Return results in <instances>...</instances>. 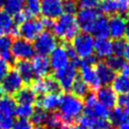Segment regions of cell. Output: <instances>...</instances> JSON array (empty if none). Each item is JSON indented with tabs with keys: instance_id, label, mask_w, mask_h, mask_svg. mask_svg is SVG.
Returning a JSON list of instances; mask_svg holds the SVG:
<instances>
[{
	"instance_id": "cell-1",
	"label": "cell",
	"mask_w": 129,
	"mask_h": 129,
	"mask_svg": "<svg viewBox=\"0 0 129 129\" xmlns=\"http://www.w3.org/2000/svg\"><path fill=\"white\" fill-rule=\"evenodd\" d=\"M59 115L63 122L73 124V122L78 119L84 109L83 99L73 95L64 94L61 95L60 104H59Z\"/></svg>"
},
{
	"instance_id": "cell-2",
	"label": "cell",
	"mask_w": 129,
	"mask_h": 129,
	"mask_svg": "<svg viewBox=\"0 0 129 129\" xmlns=\"http://www.w3.org/2000/svg\"><path fill=\"white\" fill-rule=\"evenodd\" d=\"M52 33L55 37L62 40H73L75 36L79 34V25L76 17L73 14L62 13L52 23Z\"/></svg>"
},
{
	"instance_id": "cell-3",
	"label": "cell",
	"mask_w": 129,
	"mask_h": 129,
	"mask_svg": "<svg viewBox=\"0 0 129 129\" xmlns=\"http://www.w3.org/2000/svg\"><path fill=\"white\" fill-rule=\"evenodd\" d=\"M95 39L90 33L82 32L73 38L72 46L79 58H87L94 53Z\"/></svg>"
},
{
	"instance_id": "cell-4",
	"label": "cell",
	"mask_w": 129,
	"mask_h": 129,
	"mask_svg": "<svg viewBox=\"0 0 129 129\" xmlns=\"http://www.w3.org/2000/svg\"><path fill=\"white\" fill-rule=\"evenodd\" d=\"M85 98L86 100H85L84 109H83L84 115L94 117V118H100V119L108 118L110 113L109 109L97 100L95 94L89 93Z\"/></svg>"
},
{
	"instance_id": "cell-5",
	"label": "cell",
	"mask_w": 129,
	"mask_h": 129,
	"mask_svg": "<svg viewBox=\"0 0 129 129\" xmlns=\"http://www.w3.org/2000/svg\"><path fill=\"white\" fill-rule=\"evenodd\" d=\"M57 40L54 34L48 30L42 31L35 39L33 43L34 51L40 55L50 54V52L57 46Z\"/></svg>"
},
{
	"instance_id": "cell-6",
	"label": "cell",
	"mask_w": 129,
	"mask_h": 129,
	"mask_svg": "<svg viewBox=\"0 0 129 129\" xmlns=\"http://www.w3.org/2000/svg\"><path fill=\"white\" fill-rule=\"evenodd\" d=\"M53 78L57 82L60 90H62L63 92H69L71 91L75 81L78 78L77 68L72 64H69L67 68L54 72Z\"/></svg>"
},
{
	"instance_id": "cell-7",
	"label": "cell",
	"mask_w": 129,
	"mask_h": 129,
	"mask_svg": "<svg viewBox=\"0 0 129 129\" xmlns=\"http://www.w3.org/2000/svg\"><path fill=\"white\" fill-rule=\"evenodd\" d=\"M11 53L13 58L29 60V58H32L34 56L35 51L31 41H28L22 37H18L12 40Z\"/></svg>"
},
{
	"instance_id": "cell-8",
	"label": "cell",
	"mask_w": 129,
	"mask_h": 129,
	"mask_svg": "<svg viewBox=\"0 0 129 129\" xmlns=\"http://www.w3.org/2000/svg\"><path fill=\"white\" fill-rule=\"evenodd\" d=\"M43 31V25L41 23V20L30 18L23 23L20 24L18 28V34L21 35L22 38L31 41L34 40L41 32Z\"/></svg>"
},
{
	"instance_id": "cell-9",
	"label": "cell",
	"mask_w": 129,
	"mask_h": 129,
	"mask_svg": "<svg viewBox=\"0 0 129 129\" xmlns=\"http://www.w3.org/2000/svg\"><path fill=\"white\" fill-rule=\"evenodd\" d=\"M23 81L19 74L16 72V70H9V72L6 74V76L1 81V87L3 90V93H6L7 95H15L20 89L23 88Z\"/></svg>"
},
{
	"instance_id": "cell-10",
	"label": "cell",
	"mask_w": 129,
	"mask_h": 129,
	"mask_svg": "<svg viewBox=\"0 0 129 129\" xmlns=\"http://www.w3.org/2000/svg\"><path fill=\"white\" fill-rule=\"evenodd\" d=\"M48 59H49L50 69H52L54 72L62 70L70 64V58L64 45L56 46L50 52V56L48 57Z\"/></svg>"
},
{
	"instance_id": "cell-11",
	"label": "cell",
	"mask_w": 129,
	"mask_h": 129,
	"mask_svg": "<svg viewBox=\"0 0 129 129\" xmlns=\"http://www.w3.org/2000/svg\"><path fill=\"white\" fill-rule=\"evenodd\" d=\"M40 13L43 18L56 19L63 13L61 0H41L40 1Z\"/></svg>"
},
{
	"instance_id": "cell-12",
	"label": "cell",
	"mask_w": 129,
	"mask_h": 129,
	"mask_svg": "<svg viewBox=\"0 0 129 129\" xmlns=\"http://www.w3.org/2000/svg\"><path fill=\"white\" fill-rule=\"evenodd\" d=\"M97 17L98 13L95 11V9H81L77 13L76 20L79 28L86 33H90Z\"/></svg>"
},
{
	"instance_id": "cell-13",
	"label": "cell",
	"mask_w": 129,
	"mask_h": 129,
	"mask_svg": "<svg viewBox=\"0 0 129 129\" xmlns=\"http://www.w3.org/2000/svg\"><path fill=\"white\" fill-rule=\"evenodd\" d=\"M31 66L34 77L36 79H43L49 76L50 64H49V59L46 55H40V54L34 55L31 60Z\"/></svg>"
},
{
	"instance_id": "cell-14",
	"label": "cell",
	"mask_w": 129,
	"mask_h": 129,
	"mask_svg": "<svg viewBox=\"0 0 129 129\" xmlns=\"http://www.w3.org/2000/svg\"><path fill=\"white\" fill-rule=\"evenodd\" d=\"M96 98L97 100L103 104L105 107L109 108H114L115 105L117 104V94L115 93V91L112 89V87L110 86H102L99 87L96 90Z\"/></svg>"
},
{
	"instance_id": "cell-15",
	"label": "cell",
	"mask_w": 129,
	"mask_h": 129,
	"mask_svg": "<svg viewBox=\"0 0 129 129\" xmlns=\"http://www.w3.org/2000/svg\"><path fill=\"white\" fill-rule=\"evenodd\" d=\"M125 24L126 19L123 16L119 14L112 15L108 20L109 35L114 39H121L125 34Z\"/></svg>"
},
{
	"instance_id": "cell-16",
	"label": "cell",
	"mask_w": 129,
	"mask_h": 129,
	"mask_svg": "<svg viewBox=\"0 0 129 129\" xmlns=\"http://www.w3.org/2000/svg\"><path fill=\"white\" fill-rule=\"evenodd\" d=\"M80 68V79L83 80L90 88L97 90L100 87V83L99 80L97 78L96 72H95V68L93 66L84 63L83 61L81 62Z\"/></svg>"
},
{
	"instance_id": "cell-17",
	"label": "cell",
	"mask_w": 129,
	"mask_h": 129,
	"mask_svg": "<svg viewBox=\"0 0 129 129\" xmlns=\"http://www.w3.org/2000/svg\"><path fill=\"white\" fill-rule=\"evenodd\" d=\"M61 95L59 93H47L42 95V97L39 99V101H36L37 107H40L46 112H54L56 109H58L60 104Z\"/></svg>"
},
{
	"instance_id": "cell-18",
	"label": "cell",
	"mask_w": 129,
	"mask_h": 129,
	"mask_svg": "<svg viewBox=\"0 0 129 129\" xmlns=\"http://www.w3.org/2000/svg\"><path fill=\"white\" fill-rule=\"evenodd\" d=\"M94 68L100 85L102 84L104 86H109V84H111L116 77V73L104 61H98Z\"/></svg>"
},
{
	"instance_id": "cell-19",
	"label": "cell",
	"mask_w": 129,
	"mask_h": 129,
	"mask_svg": "<svg viewBox=\"0 0 129 129\" xmlns=\"http://www.w3.org/2000/svg\"><path fill=\"white\" fill-rule=\"evenodd\" d=\"M94 52L97 58H108L113 54V42L108 38H97L94 42Z\"/></svg>"
},
{
	"instance_id": "cell-20",
	"label": "cell",
	"mask_w": 129,
	"mask_h": 129,
	"mask_svg": "<svg viewBox=\"0 0 129 129\" xmlns=\"http://www.w3.org/2000/svg\"><path fill=\"white\" fill-rule=\"evenodd\" d=\"M15 70L21 77L23 83L25 84H31V82L34 80V74L32 71L31 61L27 59H18L14 62Z\"/></svg>"
},
{
	"instance_id": "cell-21",
	"label": "cell",
	"mask_w": 129,
	"mask_h": 129,
	"mask_svg": "<svg viewBox=\"0 0 129 129\" xmlns=\"http://www.w3.org/2000/svg\"><path fill=\"white\" fill-rule=\"evenodd\" d=\"M9 34H18V29L16 27L13 17L5 12H0V35H9Z\"/></svg>"
},
{
	"instance_id": "cell-22",
	"label": "cell",
	"mask_w": 129,
	"mask_h": 129,
	"mask_svg": "<svg viewBox=\"0 0 129 129\" xmlns=\"http://www.w3.org/2000/svg\"><path fill=\"white\" fill-rule=\"evenodd\" d=\"M90 33L97 38H107L109 36L108 19L105 16H98Z\"/></svg>"
},
{
	"instance_id": "cell-23",
	"label": "cell",
	"mask_w": 129,
	"mask_h": 129,
	"mask_svg": "<svg viewBox=\"0 0 129 129\" xmlns=\"http://www.w3.org/2000/svg\"><path fill=\"white\" fill-rule=\"evenodd\" d=\"M16 101L10 95H5L0 98V115L13 116L16 109Z\"/></svg>"
},
{
	"instance_id": "cell-24",
	"label": "cell",
	"mask_w": 129,
	"mask_h": 129,
	"mask_svg": "<svg viewBox=\"0 0 129 129\" xmlns=\"http://www.w3.org/2000/svg\"><path fill=\"white\" fill-rule=\"evenodd\" d=\"M15 101L18 102V104H28L33 105L37 99L35 93L32 91L30 87H23L15 94Z\"/></svg>"
},
{
	"instance_id": "cell-25",
	"label": "cell",
	"mask_w": 129,
	"mask_h": 129,
	"mask_svg": "<svg viewBox=\"0 0 129 129\" xmlns=\"http://www.w3.org/2000/svg\"><path fill=\"white\" fill-rule=\"evenodd\" d=\"M12 39L10 35H0V57L8 63L13 62V56L11 53Z\"/></svg>"
},
{
	"instance_id": "cell-26",
	"label": "cell",
	"mask_w": 129,
	"mask_h": 129,
	"mask_svg": "<svg viewBox=\"0 0 129 129\" xmlns=\"http://www.w3.org/2000/svg\"><path fill=\"white\" fill-rule=\"evenodd\" d=\"M112 89L116 94L124 95L129 93V78L122 75L116 76L112 82Z\"/></svg>"
},
{
	"instance_id": "cell-27",
	"label": "cell",
	"mask_w": 129,
	"mask_h": 129,
	"mask_svg": "<svg viewBox=\"0 0 129 129\" xmlns=\"http://www.w3.org/2000/svg\"><path fill=\"white\" fill-rule=\"evenodd\" d=\"M108 118H109L110 123H112L113 125H118V126L126 121H129V116L119 106L113 108V110L109 113Z\"/></svg>"
},
{
	"instance_id": "cell-28",
	"label": "cell",
	"mask_w": 129,
	"mask_h": 129,
	"mask_svg": "<svg viewBox=\"0 0 129 129\" xmlns=\"http://www.w3.org/2000/svg\"><path fill=\"white\" fill-rule=\"evenodd\" d=\"M71 91L73 92V95L82 99V98H85L90 93V87L83 80H81L80 78H77Z\"/></svg>"
},
{
	"instance_id": "cell-29",
	"label": "cell",
	"mask_w": 129,
	"mask_h": 129,
	"mask_svg": "<svg viewBox=\"0 0 129 129\" xmlns=\"http://www.w3.org/2000/svg\"><path fill=\"white\" fill-rule=\"evenodd\" d=\"M3 5L5 7V12L9 13L10 15H15L19 11L23 10L25 0H5Z\"/></svg>"
},
{
	"instance_id": "cell-30",
	"label": "cell",
	"mask_w": 129,
	"mask_h": 129,
	"mask_svg": "<svg viewBox=\"0 0 129 129\" xmlns=\"http://www.w3.org/2000/svg\"><path fill=\"white\" fill-rule=\"evenodd\" d=\"M47 112L44 111L43 109H41L40 107L34 108L33 113L30 117V122L35 125V126H43V124L45 123V120L47 118Z\"/></svg>"
},
{
	"instance_id": "cell-31",
	"label": "cell",
	"mask_w": 129,
	"mask_h": 129,
	"mask_svg": "<svg viewBox=\"0 0 129 129\" xmlns=\"http://www.w3.org/2000/svg\"><path fill=\"white\" fill-rule=\"evenodd\" d=\"M63 123L59 113L57 112H50L47 114V118L45 120V127L48 129H59L61 124Z\"/></svg>"
},
{
	"instance_id": "cell-32",
	"label": "cell",
	"mask_w": 129,
	"mask_h": 129,
	"mask_svg": "<svg viewBox=\"0 0 129 129\" xmlns=\"http://www.w3.org/2000/svg\"><path fill=\"white\" fill-rule=\"evenodd\" d=\"M34 107L33 105H28V104H18L15 109V115L19 119H28L31 117L33 113Z\"/></svg>"
},
{
	"instance_id": "cell-33",
	"label": "cell",
	"mask_w": 129,
	"mask_h": 129,
	"mask_svg": "<svg viewBox=\"0 0 129 129\" xmlns=\"http://www.w3.org/2000/svg\"><path fill=\"white\" fill-rule=\"evenodd\" d=\"M125 62H126V60L124 59L123 56H119V55H115V54H112L111 56H109L106 61L108 67L110 69H112L114 72L121 71V69Z\"/></svg>"
},
{
	"instance_id": "cell-34",
	"label": "cell",
	"mask_w": 129,
	"mask_h": 129,
	"mask_svg": "<svg viewBox=\"0 0 129 129\" xmlns=\"http://www.w3.org/2000/svg\"><path fill=\"white\" fill-rule=\"evenodd\" d=\"M100 10L106 14H114L118 12L117 0H103L100 2Z\"/></svg>"
},
{
	"instance_id": "cell-35",
	"label": "cell",
	"mask_w": 129,
	"mask_h": 129,
	"mask_svg": "<svg viewBox=\"0 0 129 129\" xmlns=\"http://www.w3.org/2000/svg\"><path fill=\"white\" fill-rule=\"evenodd\" d=\"M43 81H44V85H45L46 94L47 93H59L60 92L59 86H58L57 82L55 81V79L53 78V76H47V77L43 78Z\"/></svg>"
},
{
	"instance_id": "cell-36",
	"label": "cell",
	"mask_w": 129,
	"mask_h": 129,
	"mask_svg": "<svg viewBox=\"0 0 129 129\" xmlns=\"http://www.w3.org/2000/svg\"><path fill=\"white\" fill-rule=\"evenodd\" d=\"M40 1L41 0H25V10L30 14L31 17L40 12Z\"/></svg>"
},
{
	"instance_id": "cell-37",
	"label": "cell",
	"mask_w": 129,
	"mask_h": 129,
	"mask_svg": "<svg viewBox=\"0 0 129 129\" xmlns=\"http://www.w3.org/2000/svg\"><path fill=\"white\" fill-rule=\"evenodd\" d=\"M126 44H127V42L125 40H123L122 38L121 39H115V41L113 42V53L115 55L123 56L124 52H125Z\"/></svg>"
},
{
	"instance_id": "cell-38",
	"label": "cell",
	"mask_w": 129,
	"mask_h": 129,
	"mask_svg": "<svg viewBox=\"0 0 129 129\" xmlns=\"http://www.w3.org/2000/svg\"><path fill=\"white\" fill-rule=\"evenodd\" d=\"M117 104L129 116V93L124 94V95H120L117 98Z\"/></svg>"
},
{
	"instance_id": "cell-39",
	"label": "cell",
	"mask_w": 129,
	"mask_h": 129,
	"mask_svg": "<svg viewBox=\"0 0 129 129\" xmlns=\"http://www.w3.org/2000/svg\"><path fill=\"white\" fill-rule=\"evenodd\" d=\"M12 129H33V124L28 119H18L14 121Z\"/></svg>"
},
{
	"instance_id": "cell-40",
	"label": "cell",
	"mask_w": 129,
	"mask_h": 129,
	"mask_svg": "<svg viewBox=\"0 0 129 129\" xmlns=\"http://www.w3.org/2000/svg\"><path fill=\"white\" fill-rule=\"evenodd\" d=\"M77 4L82 9H95L99 6L100 0H78Z\"/></svg>"
},
{
	"instance_id": "cell-41",
	"label": "cell",
	"mask_w": 129,
	"mask_h": 129,
	"mask_svg": "<svg viewBox=\"0 0 129 129\" xmlns=\"http://www.w3.org/2000/svg\"><path fill=\"white\" fill-rule=\"evenodd\" d=\"M62 7H63V13L74 15V13L77 11L78 4L74 0H66L64 2H62Z\"/></svg>"
},
{
	"instance_id": "cell-42",
	"label": "cell",
	"mask_w": 129,
	"mask_h": 129,
	"mask_svg": "<svg viewBox=\"0 0 129 129\" xmlns=\"http://www.w3.org/2000/svg\"><path fill=\"white\" fill-rule=\"evenodd\" d=\"M13 123H14L13 116L0 115V129H12Z\"/></svg>"
},
{
	"instance_id": "cell-43",
	"label": "cell",
	"mask_w": 129,
	"mask_h": 129,
	"mask_svg": "<svg viewBox=\"0 0 129 129\" xmlns=\"http://www.w3.org/2000/svg\"><path fill=\"white\" fill-rule=\"evenodd\" d=\"M31 18V16H30V14L25 10V9H23V10H21V11H19L18 13H16L15 15H14V21H15V23H23L24 21H26V20H28V19H30Z\"/></svg>"
},
{
	"instance_id": "cell-44",
	"label": "cell",
	"mask_w": 129,
	"mask_h": 129,
	"mask_svg": "<svg viewBox=\"0 0 129 129\" xmlns=\"http://www.w3.org/2000/svg\"><path fill=\"white\" fill-rule=\"evenodd\" d=\"M118 12L120 14L127 13L129 11V0H117Z\"/></svg>"
},
{
	"instance_id": "cell-45",
	"label": "cell",
	"mask_w": 129,
	"mask_h": 129,
	"mask_svg": "<svg viewBox=\"0 0 129 129\" xmlns=\"http://www.w3.org/2000/svg\"><path fill=\"white\" fill-rule=\"evenodd\" d=\"M8 72H9V63L0 57V81L3 80V78L6 76Z\"/></svg>"
},
{
	"instance_id": "cell-46",
	"label": "cell",
	"mask_w": 129,
	"mask_h": 129,
	"mask_svg": "<svg viewBox=\"0 0 129 129\" xmlns=\"http://www.w3.org/2000/svg\"><path fill=\"white\" fill-rule=\"evenodd\" d=\"M121 74L120 75H122V76H124V77H127V78H129V61L127 62H125L124 63V66L122 67V69H121Z\"/></svg>"
},
{
	"instance_id": "cell-47",
	"label": "cell",
	"mask_w": 129,
	"mask_h": 129,
	"mask_svg": "<svg viewBox=\"0 0 129 129\" xmlns=\"http://www.w3.org/2000/svg\"><path fill=\"white\" fill-rule=\"evenodd\" d=\"M128 39H129V17L126 19V24H125V34H124Z\"/></svg>"
},
{
	"instance_id": "cell-48",
	"label": "cell",
	"mask_w": 129,
	"mask_h": 129,
	"mask_svg": "<svg viewBox=\"0 0 129 129\" xmlns=\"http://www.w3.org/2000/svg\"><path fill=\"white\" fill-rule=\"evenodd\" d=\"M118 129H129V121H126L118 126Z\"/></svg>"
},
{
	"instance_id": "cell-49",
	"label": "cell",
	"mask_w": 129,
	"mask_h": 129,
	"mask_svg": "<svg viewBox=\"0 0 129 129\" xmlns=\"http://www.w3.org/2000/svg\"><path fill=\"white\" fill-rule=\"evenodd\" d=\"M124 56L129 60V42H127V44H126V48H125V52H124Z\"/></svg>"
},
{
	"instance_id": "cell-50",
	"label": "cell",
	"mask_w": 129,
	"mask_h": 129,
	"mask_svg": "<svg viewBox=\"0 0 129 129\" xmlns=\"http://www.w3.org/2000/svg\"><path fill=\"white\" fill-rule=\"evenodd\" d=\"M71 129H85L83 126H81L80 124H77V125H73Z\"/></svg>"
},
{
	"instance_id": "cell-51",
	"label": "cell",
	"mask_w": 129,
	"mask_h": 129,
	"mask_svg": "<svg viewBox=\"0 0 129 129\" xmlns=\"http://www.w3.org/2000/svg\"><path fill=\"white\" fill-rule=\"evenodd\" d=\"M33 129H48V128L45 127V126H36V127L33 128Z\"/></svg>"
},
{
	"instance_id": "cell-52",
	"label": "cell",
	"mask_w": 129,
	"mask_h": 129,
	"mask_svg": "<svg viewBox=\"0 0 129 129\" xmlns=\"http://www.w3.org/2000/svg\"><path fill=\"white\" fill-rule=\"evenodd\" d=\"M3 96V90H2V87H1V85H0V98Z\"/></svg>"
},
{
	"instance_id": "cell-53",
	"label": "cell",
	"mask_w": 129,
	"mask_h": 129,
	"mask_svg": "<svg viewBox=\"0 0 129 129\" xmlns=\"http://www.w3.org/2000/svg\"><path fill=\"white\" fill-rule=\"evenodd\" d=\"M104 129H116V128H115L114 126H111V125H110V126H108V127H106V128H104Z\"/></svg>"
},
{
	"instance_id": "cell-54",
	"label": "cell",
	"mask_w": 129,
	"mask_h": 129,
	"mask_svg": "<svg viewBox=\"0 0 129 129\" xmlns=\"http://www.w3.org/2000/svg\"><path fill=\"white\" fill-rule=\"evenodd\" d=\"M4 1L5 0H0V5H3L4 4Z\"/></svg>"
}]
</instances>
